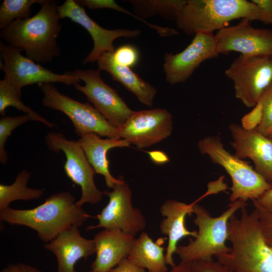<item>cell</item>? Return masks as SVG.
<instances>
[{
  "instance_id": "23",
  "label": "cell",
  "mask_w": 272,
  "mask_h": 272,
  "mask_svg": "<svg viewBox=\"0 0 272 272\" xmlns=\"http://www.w3.org/2000/svg\"><path fill=\"white\" fill-rule=\"evenodd\" d=\"M164 239L156 242L146 232H142L135 238L127 258L148 272H167L165 248L161 246Z\"/></svg>"
},
{
  "instance_id": "2",
  "label": "cell",
  "mask_w": 272,
  "mask_h": 272,
  "mask_svg": "<svg viewBox=\"0 0 272 272\" xmlns=\"http://www.w3.org/2000/svg\"><path fill=\"white\" fill-rule=\"evenodd\" d=\"M92 217L76 204L74 196L67 191L51 194L43 203L34 208L16 209L9 207L0 211L1 222L31 228L46 243L72 226L79 228Z\"/></svg>"
},
{
  "instance_id": "29",
  "label": "cell",
  "mask_w": 272,
  "mask_h": 272,
  "mask_svg": "<svg viewBox=\"0 0 272 272\" xmlns=\"http://www.w3.org/2000/svg\"><path fill=\"white\" fill-rule=\"evenodd\" d=\"M262 107V118L256 128L268 137L272 132V83L264 92L259 101Z\"/></svg>"
},
{
  "instance_id": "32",
  "label": "cell",
  "mask_w": 272,
  "mask_h": 272,
  "mask_svg": "<svg viewBox=\"0 0 272 272\" xmlns=\"http://www.w3.org/2000/svg\"><path fill=\"white\" fill-rule=\"evenodd\" d=\"M260 221L261 229L267 244L272 248V213L254 205Z\"/></svg>"
},
{
  "instance_id": "41",
  "label": "cell",
  "mask_w": 272,
  "mask_h": 272,
  "mask_svg": "<svg viewBox=\"0 0 272 272\" xmlns=\"http://www.w3.org/2000/svg\"><path fill=\"white\" fill-rule=\"evenodd\" d=\"M268 137H269L272 140V132L270 134V135Z\"/></svg>"
},
{
  "instance_id": "39",
  "label": "cell",
  "mask_w": 272,
  "mask_h": 272,
  "mask_svg": "<svg viewBox=\"0 0 272 272\" xmlns=\"http://www.w3.org/2000/svg\"><path fill=\"white\" fill-rule=\"evenodd\" d=\"M170 272H191V262L181 260L178 264L172 267Z\"/></svg>"
},
{
  "instance_id": "17",
  "label": "cell",
  "mask_w": 272,
  "mask_h": 272,
  "mask_svg": "<svg viewBox=\"0 0 272 272\" xmlns=\"http://www.w3.org/2000/svg\"><path fill=\"white\" fill-rule=\"evenodd\" d=\"M229 128L234 155L242 160H251L255 171L272 184V140L256 127L250 128L233 123Z\"/></svg>"
},
{
  "instance_id": "9",
  "label": "cell",
  "mask_w": 272,
  "mask_h": 272,
  "mask_svg": "<svg viewBox=\"0 0 272 272\" xmlns=\"http://www.w3.org/2000/svg\"><path fill=\"white\" fill-rule=\"evenodd\" d=\"M45 141L50 150L54 153L62 151L65 155V173L81 188V196L76 204L82 207L86 203L95 205L101 201L103 192L96 186L94 170L78 142L68 140L58 132H48L45 137Z\"/></svg>"
},
{
  "instance_id": "36",
  "label": "cell",
  "mask_w": 272,
  "mask_h": 272,
  "mask_svg": "<svg viewBox=\"0 0 272 272\" xmlns=\"http://www.w3.org/2000/svg\"><path fill=\"white\" fill-rule=\"evenodd\" d=\"M253 204L272 213V187L265 191L257 199L253 200Z\"/></svg>"
},
{
  "instance_id": "25",
  "label": "cell",
  "mask_w": 272,
  "mask_h": 272,
  "mask_svg": "<svg viewBox=\"0 0 272 272\" xmlns=\"http://www.w3.org/2000/svg\"><path fill=\"white\" fill-rule=\"evenodd\" d=\"M135 15L144 19L159 15L176 21L186 0H129Z\"/></svg>"
},
{
  "instance_id": "5",
  "label": "cell",
  "mask_w": 272,
  "mask_h": 272,
  "mask_svg": "<svg viewBox=\"0 0 272 272\" xmlns=\"http://www.w3.org/2000/svg\"><path fill=\"white\" fill-rule=\"evenodd\" d=\"M247 205L246 201L238 200L231 202L227 210L220 216L212 217L206 208L196 203L193 223L198 228L197 235L194 239L190 238L187 245H178L175 253L181 260L191 262L230 252L231 248L226 245L229 220L237 211Z\"/></svg>"
},
{
  "instance_id": "38",
  "label": "cell",
  "mask_w": 272,
  "mask_h": 272,
  "mask_svg": "<svg viewBox=\"0 0 272 272\" xmlns=\"http://www.w3.org/2000/svg\"><path fill=\"white\" fill-rule=\"evenodd\" d=\"M151 161L157 165H163L169 161L167 155L162 151H146Z\"/></svg>"
},
{
  "instance_id": "34",
  "label": "cell",
  "mask_w": 272,
  "mask_h": 272,
  "mask_svg": "<svg viewBox=\"0 0 272 272\" xmlns=\"http://www.w3.org/2000/svg\"><path fill=\"white\" fill-rule=\"evenodd\" d=\"M75 1L81 6L86 7L92 10L101 9L114 10L116 4L113 0H76Z\"/></svg>"
},
{
  "instance_id": "20",
  "label": "cell",
  "mask_w": 272,
  "mask_h": 272,
  "mask_svg": "<svg viewBox=\"0 0 272 272\" xmlns=\"http://www.w3.org/2000/svg\"><path fill=\"white\" fill-rule=\"evenodd\" d=\"M135 236L116 229H104L95 235L96 258L91 269L109 272L128 257Z\"/></svg>"
},
{
  "instance_id": "35",
  "label": "cell",
  "mask_w": 272,
  "mask_h": 272,
  "mask_svg": "<svg viewBox=\"0 0 272 272\" xmlns=\"http://www.w3.org/2000/svg\"><path fill=\"white\" fill-rule=\"evenodd\" d=\"M109 272H147L144 268L139 266L127 258L121 261Z\"/></svg>"
},
{
  "instance_id": "8",
  "label": "cell",
  "mask_w": 272,
  "mask_h": 272,
  "mask_svg": "<svg viewBox=\"0 0 272 272\" xmlns=\"http://www.w3.org/2000/svg\"><path fill=\"white\" fill-rule=\"evenodd\" d=\"M225 75L233 82L236 98L247 107H254L272 83V58L240 55Z\"/></svg>"
},
{
  "instance_id": "14",
  "label": "cell",
  "mask_w": 272,
  "mask_h": 272,
  "mask_svg": "<svg viewBox=\"0 0 272 272\" xmlns=\"http://www.w3.org/2000/svg\"><path fill=\"white\" fill-rule=\"evenodd\" d=\"M219 55L214 33H197L181 52L165 54L163 67L166 80L172 85L184 83L202 62Z\"/></svg>"
},
{
  "instance_id": "30",
  "label": "cell",
  "mask_w": 272,
  "mask_h": 272,
  "mask_svg": "<svg viewBox=\"0 0 272 272\" xmlns=\"http://www.w3.org/2000/svg\"><path fill=\"white\" fill-rule=\"evenodd\" d=\"M113 55L117 63L129 68L135 66L140 59V53L137 48L129 44L115 49Z\"/></svg>"
},
{
  "instance_id": "11",
  "label": "cell",
  "mask_w": 272,
  "mask_h": 272,
  "mask_svg": "<svg viewBox=\"0 0 272 272\" xmlns=\"http://www.w3.org/2000/svg\"><path fill=\"white\" fill-rule=\"evenodd\" d=\"M100 70H76L73 72L85 83L74 85L83 93L95 109L113 126L120 128L133 111L131 110L116 91L106 84L100 75Z\"/></svg>"
},
{
  "instance_id": "37",
  "label": "cell",
  "mask_w": 272,
  "mask_h": 272,
  "mask_svg": "<svg viewBox=\"0 0 272 272\" xmlns=\"http://www.w3.org/2000/svg\"><path fill=\"white\" fill-rule=\"evenodd\" d=\"M1 272H42L30 265L19 262L11 263L3 268Z\"/></svg>"
},
{
  "instance_id": "18",
  "label": "cell",
  "mask_w": 272,
  "mask_h": 272,
  "mask_svg": "<svg viewBox=\"0 0 272 272\" xmlns=\"http://www.w3.org/2000/svg\"><path fill=\"white\" fill-rule=\"evenodd\" d=\"M220 192L218 185L213 182L208 185V190L202 195L191 203L173 199L166 200L160 207V212L164 217L160 224L162 234L168 236V242L166 249L165 261L167 264L173 267L175 264L173 254L175 253L178 242L183 238L191 236L195 238L196 231H189L185 226L186 216H191L194 212V207L202 198L213 194Z\"/></svg>"
},
{
  "instance_id": "24",
  "label": "cell",
  "mask_w": 272,
  "mask_h": 272,
  "mask_svg": "<svg viewBox=\"0 0 272 272\" xmlns=\"http://www.w3.org/2000/svg\"><path fill=\"white\" fill-rule=\"evenodd\" d=\"M31 173L23 169L17 175L15 181L10 185L0 184V211L10 207L11 202L23 200L29 201L41 197L44 190L27 186Z\"/></svg>"
},
{
  "instance_id": "15",
  "label": "cell",
  "mask_w": 272,
  "mask_h": 272,
  "mask_svg": "<svg viewBox=\"0 0 272 272\" xmlns=\"http://www.w3.org/2000/svg\"><path fill=\"white\" fill-rule=\"evenodd\" d=\"M173 117L162 108L133 111L119 128L120 139L139 148L149 147L169 137L172 132Z\"/></svg>"
},
{
  "instance_id": "6",
  "label": "cell",
  "mask_w": 272,
  "mask_h": 272,
  "mask_svg": "<svg viewBox=\"0 0 272 272\" xmlns=\"http://www.w3.org/2000/svg\"><path fill=\"white\" fill-rule=\"evenodd\" d=\"M197 147L201 154L208 155L214 163L223 167L230 176L231 202L238 200L246 202L249 199L255 200L272 187V184L248 162L227 151L219 136L206 137L198 141Z\"/></svg>"
},
{
  "instance_id": "28",
  "label": "cell",
  "mask_w": 272,
  "mask_h": 272,
  "mask_svg": "<svg viewBox=\"0 0 272 272\" xmlns=\"http://www.w3.org/2000/svg\"><path fill=\"white\" fill-rule=\"evenodd\" d=\"M32 121L30 115L28 114L10 116L4 115L0 118V162L5 164L8 159V153L5 150V144L12 131L20 125Z\"/></svg>"
},
{
  "instance_id": "26",
  "label": "cell",
  "mask_w": 272,
  "mask_h": 272,
  "mask_svg": "<svg viewBox=\"0 0 272 272\" xmlns=\"http://www.w3.org/2000/svg\"><path fill=\"white\" fill-rule=\"evenodd\" d=\"M21 94V90L5 78L0 81V114L2 116L5 115L6 109L8 107L12 106L25 114H29L32 121L40 122L50 128L56 126L55 124L25 105L22 101Z\"/></svg>"
},
{
  "instance_id": "1",
  "label": "cell",
  "mask_w": 272,
  "mask_h": 272,
  "mask_svg": "<svg viewBox=\"0 0 272 272\" xmlns=\"http://www.w3.org/2000/svg\"><path fill=\"white\" fill-rule=\"evenodd\" d=\"M57 7L56 1L44 0L34 16L15 20L1 29V38L24 51L26 57L35 62H51L60 53L56 40L62 26Z\"/></svg>"
},
{
  "instance_id": "42",
  "label": "cell",
  "mask_w": 272,
  "mask_h": 272,
  "mask_svg": "<svg viewBox=\"0 0 272 272\" xmlns=\"http://www.w3.org/2000/svg\"><path fill=\"white\" fill-rule=\"evenodd\" d=\"M272 58V56H270Z\"/></svg>"
},
{
  "instance_id": "13",
  "label": "cell",
  "mask_w": 272,
  "mask_h": 272,
  "mask_svg": "<svg viewBox=\"0 0 272 272\" xmlns=\"http://www.w3.org/2000/svg\"><path fill=\"white\" fill-rule=\"evenodd\" d=\"M251 21L242 19L215 35L219 54L237 52L245 56H272V30L254 28Z\"/></svg>"
},
{
  "instance_id": "19",
  "label": "cell",
  "mask_w": 272,
  "mask_h": 272,
  "mask_svg": "<svg viewBox=\"0 0 272 272\" xmlns=\"http://www.w3.org/2000/svg\"><path fill=\"white\" fill-rule=\"evenodd\" d=\"M44 247L56 256L57 272H76L75 265L81 258L95 253L93 239L83 237L79 228L72 226L61 232Z\"/></svg>"
},
{
  "instance_id": "7",
  "label": "cell",
  "mask_w": 272,
  "mask_h": 272,
  "mask_svg": "<svg viewBox=\"0 0 272 272\" xmlns=\"http://www.w3.org/2000/svg\"><path fill=\"white\" fill-rule=\"evenodd\" d=\"M43 94L42 105L65 114L80 137L89 133L120 139L119 129L113 126L89 102L82 103L61 93L51 83L38 85Z\"/></svg>"
},
{
  "instance_id": "33",
  "label": "cell",
  "mask_w": 272,
  "mask_h": 272,
  "mask_svg": "<svg viewBox=\"0 0 272 272\" xmlns=\"http://www.w3.org/2000/svg\"><path fill=\"white\" fill-rule=\"evenodd\" d=\"M261 11L260 22L272 25V0H252Z\"/></svg>"
},
{
  "instance_id": "3",
  "label": "cell",
  "mask_w": 272,
  "mask_h": 272,
  "mask_svg": "<svg viewBox=\"0 0 272 272\" xmlns=\"http://www.w3.org/2000/svg\"><path fill=\"white\" fill-rule=\"evenodd\" d=\"M240 216L232 215L228 222L230 252L216 255L217 260L234 272H272V248L264 237L255 209L246 207Z\"/></svg>"
},
{
  "instance_id": "40",
  "label": "cell",
  "mask_w": 272,
  "mask_h": 272,
  "mask_svg": "<svg viewBox=\"0 0 272 272\" xmlns=\"http://www.w3.org/2000/svg\"><path fill=\"white\" fill-rule=\"evenodd\" d=\"M88 272H103V271H97V270L91 269V270H89Z\"/></svg>"
},
{
  "instance_id": "21",
  "label": "cell",
  "mask_w": 272,
  "mask_h": 272,
  "mask_svg": "<svg viewBox=\"0 0 272 272\" xmlns=\"http://www.w3.org/2000/svg\"><path fill=\"white\" fill-rule=\"evenodd\" d=\"M83 150L87 159L95 173L104 177L106 185L112 189L116 184L125 181L114 178L109 169L108 151L116 147H129L130 143L123 139L107 138L103 139L95 133H89L80 137L77 141Z\"/></svg>"
},
{
  "instance_id": "4",
  "label": "cell",
  "mask_w": 272,
  "mask_h": 272,
  "mask_svg": "<svg viewBox=\"0 0 272 272\" xmlns=\"http://www.w3.org/2000/svg\"><path fill=\"white\" fill-rule=\"evenodd\" d=\"M240 18L260 21L261 11L251 1L186 0L175 22L178 29L194 35L213 33Z\"/></svg>"
},
{
  "instance_id": "10",
  "label": "cell",
  "mask_w": 272,
  "mask_h": 272,
  "mask_svg": "<svg viewBox=\"0 0 272 272\" xmlns=\"http://www.w3.org/2000/svg\"><path fill=\"white\" fill-rule=\"evenodd\" d=\"M22 50L1 41L0 51L4 62L0 63L4 78L21 89L27 85L59 82L67 85L80 83L73 72L58 74L43 67L21 54Z\"/></svg>"
},
{
  "instance_id": "12",
  "label": "cell",
  "mask_w": 272,
  "mask_h": 272,
  "mask_svg": "<svg viewBox=\"0 0 272 272\" xmlns=\"http://www.w3.org/2000/svg\"><path fill=\"white\" fill-rule=\"evenodd\" d=\"M103 192L108 197V202L96 217L98 224L89 226L86 230L116 229L135 236L145 229V218L140 209L133 207L132 191L125 181L116 184L111 191Z\"/></svg>"
},
{
  "instance_id": "27",
  "label": "cell",
  "mask_w": 272,
  "mask_h": 272,
  "mask_svg": "<svg viewBox=\"0 0 272 272\" xmlns=\"http://www.w3.org/2000/svg\"><path fill=\"white\" fill-rule=\"evenodd\" d=\"M44 0H4L0 6V29L17 20L30 18L31 7L41 4Z\"/></svg>"
},
{
  "instance_id": "31",
  "label": "cell",
  "mask_w": 272,
  "mask_h": 272,
  "mask_svg": "<svg viewBox=\"0 0 272 272\" xmlns=\"http://www.w3.org/2000/svg\"><path fill=\"white\" fill-rule=\"evenodd\" d=\"M191 272H234L219 261L213 258L191 262Z\"/></svg>"
},
{
  "instance_id": "22",
  "label": "cell",
  "mask_w": 272,
  "mask_h": 272,
  "mask_svg": "<svg viewBox=\"0 0 272 272\" xmlns=\"http://www.w3.org/2000/svg\"><path fill=\"white\" fill-rule=\"evenodd\" d=\"M113 53L105 52L102 55L97 61L98 69L109 73L114 81L119 82L132 93L142 104L152 107L157 92L156 89L130 68L117 63L114 59Z\"/></svg>"
},
{
  "instance_id": "16",
  "label": "cell",
  "mask_w": 272,
  "mask_h": 272,
  "mask_svg": "<svg viewBox=\"0 0 272 272\" xmlns=\"http://www.w3.org/2000/svg\"><path fill=\"white\" fill-rule=\"evenodd\" d=\"M60 19L68 18L83 27L91 35L94 43L92 51L87 55L82 63L97 62L105 52H114V41L119 37L133 38L141 34L139 29H106L99 25L86 13L84 7L74 0H66L58 6Z\"/></svg>"
}]
</instances>
